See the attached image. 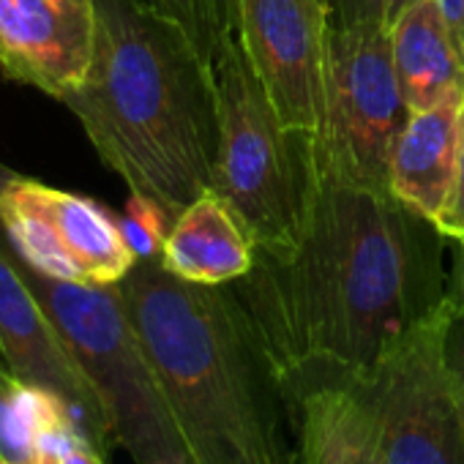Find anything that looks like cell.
Masks as SVG:
<instances>
[{
  "label": "cell",
  "instance_id": "8fae6325",
  "mask_svg": "<svg viewBox=\"0 0 464 464\" xmlns=\"http://www.w3.org/2000/svg\"><path fill=\"white\" fill-rule=\"evenodd\" d=\"M96 0H0V72L58 102L91 69Z\"/></svg>",
  "mask_w": 464,
  "mask_h": 464
},
{
  "label": "cell",
  "instance_id": "e0dca14e",
  "mask_svg": "<svg viewBox=\"0 0 464 464\" xmlns=\"http://www.w3.org/2000/svg\"><path fill=\"white\" fill-rule=\"evenodd\" d=\"M121 232L129 244V249L134 252L137 263L142 260H161L169 227H172V216L150 197L145 194H129L123 216H118Z\"/></svg>",
  "mask_w": 464,
  "mask_h": 464
},
{
  "label": "cell",
  "instance_id": "9c48e42d",
  "mask_svg": "<svg viewBox=\"0 0 464 464\" xmlns=\"http://www.w3.org/2000/svg\"><path fill=\"white\" fill-rule=\"evenodd\" d=\"M238 42L279 118L314 137L325 110L331 6L325 0H236Z\"/></svg>",
  "mask_w": 464,
  "mask_h": 464
},
{
  "label": "cell",
  "instance_id": "30bf717a",
  "mask_svg": "<svg viewBox=\"0 0 464 464\" xmlns=\"http://www.w3.org/2000/svg\"><path fill=\"white\" fill-rule=\"evenodd\" d=\"M0 355L25 385H39L63 396L80 412L85 434L102 453L115 445L102 399L17 268L4 227H0Z\"/></svg>",
  "mask_w": 464,
  "mask_h": 464
},
{
  "label": "cell",
  "instance_id": "52a82bcc",
  "mask_svg": "<svg viewBox=\"0 0 464 464\" xmlns=\"http://www.w3.org/2000/svg\"><path fill=\"white\" fill-rule=\"evenodd\" d=\"M450 306L401 336L366 374L363 396L385 464H464V396L445 358Z\"/></svg>",
  "mask_w": 464,
  "mask_h": 464
},
{
  "label": "cell",
  "instance_id": "cb8c5ba5",
  "mask_svg": "<svg viewBox=\"0 0 464 464\" xmlns=\"http://www.w3.org/2000/svg\"><path fill=\"white\" fill-rule=\"evenodd\" d=\"M61 464H107V461H104V453L99 448H93V445H77V448H72L63 456Z\"/></svg>",
  "mask_w": 464,
  "mask_h": 464
},
{
  "label": "cell",
  "instance_id": "7402d4cb",
  "mask_svg": "<svg viewBox=\"0 0 464 464\" xmlns=\"http://www.w3.org/2000/svg\"><path fill=\"white\" fill-rule=\"evenodd\" d=\"M445 358H448V366L461 388V396H464V320L456 317L450 312V320H448V328H445Z\"/></svg>",
  "mask_w": 464,
  "mask_h": 464
},
{
  "label": "cell",
  "instance_id": "603a6c76",
  "mask_svg": "<svg viewBox=\"0 0 464 464\" xmlns=\"http://www.w3.org/2000/svg\"><path fill=\"white\" fill-rule=\"evenodd\" d=\"M440 20L453 42L459 61L464 63V0H434Z\"/></svg>",
  "mask_w": 464,
  "mask_h": 464
},
{
  "label": "cell",
  "instance_id": "9a60e30c",
  "mask_svg": "<svg viewBox=\"0 0 464 464\" xmlns=\"http://www.w3.org/2000/svg\"><path fill=\"white\" fill-rule=\"evenodd\" d=\"M391 55L410 112L464 102V63L440 20L434 0H412L391 23Z\"/></svg>",
  "mask_w": 464,
  "mask_h": 464
},
{
  "label": "cell",
  "instance_id": "277c9868",
  "mask_svg": "<svg viewBox=\"0 0 464 464\" xmlns=\"http://www.w3.org/2000/svg\"><path fill=\"white\" fill-rule=\"evenodd\" d=\"M213 96L218 148L213 188L260 252L295 244L317 191L312 137L293 131L255 74L238 36L216 58Z\"/></svg>",
  "mask_w": 464,
  "mask_h": 464
},
{
  "label": "cell",
  "instance_id": "7a4b0ae2",
  "mask_svg": "<svg viewBox=\"0 0 464 464\" xmlns=\"http://www.w3.org/2000/svg\"><path fill=\"white\" fill-rule=\"evenodd\" d=\"M66 104L102 161L172 221L213 188L218 115L210 69L145 0H96L91 69Z\"/></svg>",
  "mask_w": 464,
  "mask_h": 464
},
{
  "label": "cell",
  "instance_id": "5b68a950",
  "mask_svg": "<svg viewBox=\"0 0 464 464\" xmlns=\"http://www.w3.org/2000/svg\"><path fill=\"white\" fill-rule=\"evenodd\" d=\"M14 249V246H12ZM17 268L104 404L112 442L134 464H194L118 285H77Z\"/></svg>",
  "mask_w": 464,
  "mask_h": 464
},
{
  "label": "cell",
  "instance_id": "7c38bea8",
  "mask_svg": "<svg viewBox=\"0 0 464 464\" xmlns=\"http://www.w3.org/2000/svg\"><path fill=\"white\" fill-rule=\"evenodd\" d=\"M257 246L216 191L197 197L169 227L161 266L194 285L227 287L255 268Z\"/></svg>",
  "mask_w": 464,
  "mask_h": 464
},
{
  "label": "cell",
  "instance_id": "d6986e66",
  "mask_svg": "<svg viewBox=\"0 0 464 464\" xmlns=\"http://www.w3.org/2000/svg\"><path fill=\"white\" fill-rule=\"evenodd\" d=\"M434 227L442 232L445 241H461L464 238V118H461V140H459L453 183H450L448 199H445Z\"/></svg>",
  "mask_w": 464,
  "mask_h": 464
},
{
  "label": "cell",
  "instance_id": "4316f807",
  "mask_svg": "<svg viewBox=\"0 0 464 464\" xmlns=\"http://www.w3.org/2000/svg\"><path fill=\"white\" fill-rule=\"evenodd\" d=\"M325 4H328V0H325Z\"/></svg>",
  "mask_w": 464,
  "mask_h": 464
},
{
  "label": "cell",
  "instance_id": "6da1fadb",
  "mask_svg": "<svg viewBox=\"0 0 464 464\" xmlns=\"http://www.w3.org/2000/svg\"><path fill=\"white\" fill-rule=\"evenodd\" d=\"M442 232L391 194L317 175L301 236L227 285L287 399L366 374L445 304Z\"/></svg>",
  "mask_w": 464,
  "mask_h": 464
},
{
  "label": "cell",
  "instance_id": "ffe728a7",
  "mask_svg": "<svg viewBox=\"0 0 464 464\" xmlns=\"http://www.w3.org/2000/svg\"><path fill=\"white\" fill-rule=\"evenodd\" d=\"M328 6H331V25L385 20V0H328Z\"/></svg>",
  "mask_w": 464,
  "mask_h": 464
},
{
  "label": "cell",
  "instance_id": "3957f363",
  "mask_svg": "<svg viewBox=\"0 0 464 464\" xmlns=\"http://www.w3.org/2000/svg\"><path fill=\"white\" fill-rule=\"evenodd\" d=\"M118 290L194 464H298L293 404L229 287L142 260Z\"/></svg>",
  "mask_w": 464,
  "mask_h": 464
},
{
  "label": "cell",
  "instance_id": "8992f818",
  "mask_svg": "<svg viewBox=\"0 0 464 464\" xmlns=\"http://www.w3.org/2000/svg\"><path fill=\"white\" fill-rule=\"evenodd\" d=\"M407 118L388 23L331 25L323 126L312 137L317 175L391 194V156Z\"/></svg>",
  "mask_w": 464,
  "mask_h": 464
},
{
  "label": "cell",
  "instance_id": "2e32d148",
  "mask_svg": "<svg viewBox=\"0 0 464 464\" xmlns=\"http://www.w3.org/2000/svg\"><path fill=\"white\" fill-rule=\"evenodd\" d=\"M145 4L183 31L208 69H213L224 44L238 36L236 0H145Z\"/></svg>",
  "mask_w": 464,
  "mask_h": 464
},
{
  "label": "cell",
  "instance_id": "44dd1931",
  "mask_svg": "<svg viewBox=\"0 0 464 464\" xmlns=\"http://www.w3.org/2000/svg\"><path fill=\"white\" fill-rule=\"evenodd\" d=\"M450 244V266L445 271V304L464 320V238Z\"/></svg>",
  "mask_w": 464,
  "mask_h": 464
},
{
  "label": "cell",
  "instance_id": "484cf974",
  "mask_svg": "<svg viewBox=\"0 0 464 464\" xmlns=\"http://www.w3.org/2000/svg\"><path fill=\"white\" fill-rule=\"evenodd\" d=\"M0 464H31V461H12V459H4V456H0Z\"/></svg>",
  "mask_w": 464,
  "mask_h": 464
},
{
  "label": "cell",
  "instance_id": "ba28073f",
  "mask_svg": "<svg viewBox=\"0 0 464 464\" xmlns=\"http://www.w3.org/2000/svg\"><path fill=\"white\" fill-rule=\"evenodd\" d=\"M0 227L34 271L77 285H118L137 266L118 216L91 197L31 178L0 183Z\"/></svg>",
  "mask_w": 464,
  "mask_h": 464
},
{
  "label": "cell",
  "instance_id": "ac0fdd59",
  "mask_svg": "<svg viewBox=\"0 0 464 464\" xmlns=\"http://www.w3.org/2000/svg\"><path fill=\"white\" fill-rule=\"evenodd\" d=\"M23 388L25 382L9 369L0 355V456L12 461H31V434L23 420Z\"/></svg>",
  "mask_w": 464,
  "mask_h": 464
},
{
  "label": "cell",
  "instance_id": "5bb4252c",
  "mask_svg": "<svg viewBox=\"0 0 464 464\" xmlns=\"http://www.w3.org/2000/svg\"><path fill=\"white\" fill-rule=\"evenodd\" d=\"M298 464H385L374 418L353 382H325L290 399Z\"/></svg>",
  "mask_w": 464,
  "mask_h": 464
},
{
  "label": "cell",
  "instance_id": "d4e9b609",
  "mask_svg": "<svg viewBox=\"0 0 464 464\" xmlns=\"http://www.w3.org/2000/svg\"><path fill=\"white\" fill-rule=\"evenodd\" d=\"M412 0H385V23H391L404 6H410Z\"/></svg>",
  "mask_w": 464,
  "mask_h": 464
},
{
  "label": "cell",
  "instance_id": "4fadbf2b",
  "mask_svg": "<svg viewBox=\"0 0 464 464\" xmlns=\"http://www.w3.org/2000/svg\"><path fill=\"white\" fill-rule=\"evenodd\" d=\"M461 118L464 102L410 112L391 156L393 199L431 224H437L453 183Z\"/></svg>",
  "mask_w": 464,
  "mask_h": 464
}]
</instances>
